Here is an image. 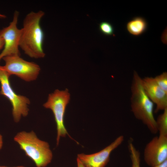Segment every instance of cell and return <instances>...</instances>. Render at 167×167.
Wrapping results in <instances>:
<instances>
[{"label":"cell","mask_w":167,"mask_h":167,"mask_svg":"<svg viewBox=\"0 0 167 167\" xmlns=\"http://www.w3.org/2000/svg\"><path fill=\"white\" fill-rule=\"evenodd\" d=\"M131 110L135 118L142 122L153 134L158 132L153 114L154 103L143 89L141 78L134 71L131 85Z\"/></svg>","instance_id":"cell-2"},{"label":"cell","mask_w":167,"mask_h":167,"mask_svg":"<svg viewBox=\"0 0 167 167\" xmlns=\"http://www.w3.org/2000/svg\"><path fill=\"white\" fill-rule=\"evenodd\" d=\"M124 139L123 136L120 135L100 151L89 155L79 154L77 158L85 167H105L109 161L112 152L122 144Z\"/></svg>","instance_id":"cell-9"},{"label":"cell","mask_w":167,"mask_h":167,"mask_svg":"<svg viewBox=\"0 0 167 167\" xmlns=\"http://www.w3.org/2000/svg\"><path fill=\"white\" fill-rule=\"evenodd\" d=\"M3 144V138L2 135L0 134V150L2 147Z\"/></svg>","instance_id":"cell-19"},{"label":"cell","mask_w":167,"mask_h":167,"mask_svg":"<svg viewBox=\"0 0 167 167\" xmlns=\"http://www.w3.org/2000/svg\"><path fill=\"white\" fill-rule=\"evenodd\" d=\"M128 146L132 162L131 167H140V154L139 151L131 142H129Z\"/></svg>","instance_id":"cell-13"},{"label":"cell","mask_w":167,"mask_h":167,"mask_svg":"<svg viewBox=\"0 0 167 167\" xmlns=\"http://www.w3.org/2000/svg\"><path fill=\"white\" fill-rule=\"evenodd\" d=\"M154 167H167V160Z\"/></svg>","instance_id":"cell-16"},{"label":"cell","mask_w":167,"mask_h":167,"mask_svg":"<svg viewBox=\"0 0 167 167\" xmlns=\"http://www.w3.org/2000/svg\"><path fill=\"white\" fill-rule=\"evenodd\" d=\"M10 76L0 65V94L6 97L12 105V114L16 122H19L22 117H26L28 113L29 99L25 96L17 94L10 84Z\"/></svg>","instance_id":"cell-5"},{"label":"cell","mask_w":167,"mask_h":167,"mask_svg":"<svg viewBox=\"0 0 167 167\" xmlns=\"http://www.w3.org/2000/svg\"><path fill=\"white\" fill-rule=\"evenodd\" d=\"M126 29L131 34L137 36L144 32L148 27V23L144 18L141 17L134 18L126 24Z\"/></svg>","instance_id":"cell-11"},{"label":"cell","mask_w":167,"mask_h":167,"mask_svg":"<svg viewBox=\"0 0 167 167\" xmlns=\"http://www.w3.org/2000/svg\"><path fill=\"white\" fill-rule=\"evenodd\" d=\"M142 82L146 94L156 105L155 113L167 108V93L157 84L153 78L145 77L142 79Z\"/></svg>","instance_id":"cell-10"},{"label":"cell","mask_w":167,"mask_h":167,"mask_svg":"<svg viewBox=\"0 0 167 167\" xmlns=\"http://www.w3.org/2000/svg\"><path fill=\"white\" fill-rule=\"evenodd\" d=\"M101 32L106 36H111L114 34V28L112 25L109 23L104 21L101 22L99 25Z\"/></svg>","instance_id":"cell-15"},{"label":"cell","mask_w":167,"mask_h":167,"mask_svg":"<svg viewBox=\"0 0 167 167\" xmlns=\"http://www.w3.org/2000/svg\"><path fill=\"white\" fill-rule=\"evenodd\" d=\"M6 17V15L0 13V19H4Z\"/></svg>","instance_id":"cell-20"},{"label":"cell","mask_w":167,"mask_h":167,"mask_svg":"<svg viewBox=\"0 0 167 167\" xmlns=\"http://www.w3.org/2000/svg\"><path fill=\"white\" fill-rule=\"evenodd\" d=\"M0 167H7L4 166H0ZM25 167L23 166H15V167Z\"/></svg>","instance_id":"cell-21"},{"label":"cell","mask_w":167,"mask_h":167,"mask_svg":"<svg viewBox=\"0 0 167 167\" xmlns=\"http://www.w3.org/2000/svg\"><path fill=\"white\" fill-rule=\"evenodd\" d=\"M19 14L18 11H15L9 25L0 30V36L4 41L3 49L0 54V61L6 56H20L19 48L21 29L17 27Z\"/></svg>","instance_id":"cell-7"},{"label":"cell","mask_w":167,"mask_h":167,"mask_svg":"<svg viewBox=\"0 0 167 167\" xmlns=\"http://www.w3.org/2000/svg\"><path fill=\"white\" fill-rule=\"evenodd\" d=\"M44 15L42 11L29 12L25 17L21 29L19 48L32 58H41L45 56L43 48L44 33L40 24Z\"/></svg>","instance_id":"cell-1"},{"label":"cell","mask_w":167,"mask_h":167,"mask_svg":"<svg viewBox=\"0 0 167 167\" xmlns=\"http://www.w3.org/2000/svg\"><path fill=\"white\" fill-rule=\"evenodd\" d=\"M146 164L154 167L167 160V136L153 137L146 145L143 153Z\"/></svg>","instance_id":"cell-8"},{"label":"cell","mask_w":167,"mask_h":167,"mask_svg":"<svg viewBox=\"0 0 167 167\" xmlns=\"http://www.w3.org/2000/svg\"><path fill=\"white\" fill-rule=\"evenodd\" d=\"M77 167H85L78 158L77 159Z\"/></svg>","instance_id":"cell-18"},{"label":"cell","mask_w":167,"mask_h":167,"mask_svg":"<svg viewBox=\"0 0 167 167\" xmlns=\"http://www.w3.org/2000/svg\"><path fill=\"white\" fill-rule=\"evenodd\" d=\"M157 84L167 93V72H164L153 78Z\"/></svg>","instance_id":"cell-14"},{"label":"cell","mask_w":167,"mask_h":167,"mask_svg":"<svg viewBox=\"0 0 167 167\" xmlns=\"http://www.w3.org/2000/svg\"><path fill=\"white\" fill-rule=\"evenodd\" d=\"M156 121L159 135L167 136V108L159 115Z\"/></svg>","instance_id":"cell-12"},{"label":"cell","mask_w":167,"mask_h":167,"mask_svg":"<svg viewBox=\"0 0 167 167\" xmlns=\"http://www.w3.org/2000/svg\"><path fill=\"white\" fill-rule=\"evenodd\" d=\"M70 99V95L67 89L61 91L56 89L49 95L47 101L43 105L45 108L51 109L54 114L57 126V145L61 137L69 135L64 125V118Z\"/></svg>","instance_id":"cell-4"},{"label":"cell","mask_w":167,"mask_h":167,"mask_svg":"<svg viewBox=\"0 0 167 167\" xmlns=\"http://www.w3.org/2000/svg\"><path fill=\"white\" fill-rule=\"evenodd\" d=\"M4 41L3 38L0 36V50L4 47Z\"/></svg>","instance_id":"cell-17"},{"label":"cell","mask_w":167,"mask_h":167,"mask_svg":"<svg viewBox=\"0 0 167 167\" xmlns=\"http://www.w3.org/2000/svg\"><path fill=\"white\" fill-rule=\"evenodd\" d=\"M14 139L36 167H45L51 162L53 154L49 143L39 139L33 131L19 132Z\"/></svg>","instance_id":"cell-3"},{"label":"cell","mask_w":167,"mask_h":167,"mask_svg":"<svg viewBox=\"0 0 167 167\" xmlns=\"http://www.w3.org/2000/svg\"><path fill=\"white\" fill-rule=\"evenodd\" d=\"M5 62L1 68L10 76L15 75L26 82L36 79L41 71L39 66L36 63L27 61L20 56L12 55L4 57Z\"/></svg>","instance_id":"cell-6"}]
</instances>
